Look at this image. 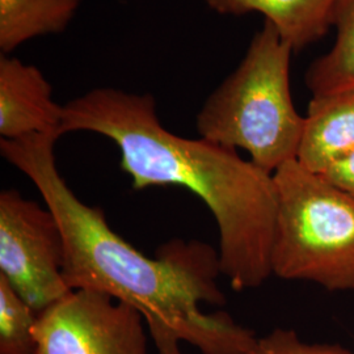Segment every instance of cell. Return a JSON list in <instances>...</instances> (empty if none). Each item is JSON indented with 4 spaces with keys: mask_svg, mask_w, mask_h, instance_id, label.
<instances>
[{
    "mask_svg": "<svg viewBox=\"0 0 354 354\" xmlns=\"http://www.w3.org/2000/svg\"><path fill=\"white\" fill-rule=\"evenodd\" d=\"M58 134L0 140L1 156L30 178L58 219L64 239V277L71 290L102 291L145 319L158 354H184L181 342L203 354H245L254 332L227 313L205 314L200 304L223 306L219 253L203 241L174 239L155 259L137 251L109 227L100 207L82 203L61 176Z\"/></svg>",
    "mask_w": 354,
    "mask_h": 354,
    "instance_id": "6da1fadb",
    "label": "cell"
},
{
    "mask_svg": "<svg viewBox=\"0 0 354 354\" xmlns=\"http://www.w3.org/2000/svg\"><path fill=\"white\" fill-rule=\"evenodd\" d=\"M73 131L113 140L133 190L174 185L194 193L214 216L222 274L234 290L256 289L273 274L279 207L273 174L234 149L168 131L151 93L91 89L64 105L62 134Z\"/></svg>",
    "mask_w": 354,
    "mask_h": 354,
    "instance_id": "7a4b0ae2",
    "label": "cell"
},
{
    "mask_svg": "<svg viewBox=\"0 0 354 354\" xmlns=\"http://www.w3.org/2000/svg\"><path fill=\"white\" fill-rule=\"evenodd\" d=\"M292 49L264 21L241 64L210 93L196 117L201 138L244 150L269 174L297 160L304 117L290 88Z\"/></svg>",
    "mask_w": 354,
    "mask_h": 354,
    "instance_id": "3957f363",
    "label": "cell"
},
{
    "mask_svg": "<svg viewBox=\"0 0 354 354\" xmlns=\"http://www.w3.org/2000/svg\"><path fill=\"white\" fill-rule=\"evenodd\" d=\"M273 177L279 200L273 274L354 290L353 197L297 160Z\"/></svg>",
    "mask_w": 354,
    "mask_h": 354,
    "instance_id": "277c9868",
    "label": "cell"
},
{
    "mask_svg": "<svg viewBox=\"0 0 354 354\" xmlns=\"http://www.w3.org/2000/svg\"><path fill=\"white\" fill-rule=\"evenodd\" d=\"M64 239L57 216L16 189L0 193V276L37 314L71 289L64 277Z\"/></svg>",
    "mask_w": 354,
    "mask_h": 354,
    "instance_id": "5b68a950",
    "label": "cell"
},
{
    "mask_svg": "<svg viewBox=\"0 0 354 354\" xmlns=\"http://www.w3.org/2000/svg\"><path fill=\"white\" fill-rule=\"evenodd\" d=\"M147 324L102 291L73 290L38 314L35 354H149Z\"/></svg>",
    "mask_w": 354,
    "mask_h": 354,
    "instance_id": "8992f818",
    "label": "cell"
},
{
    "mask_svg": "<svg viewBox=\"0 0 354 354\" xmlns=\"http://www.w3.org/2000/svg\"><path fill=\"white\" fill-rule=\"evenodd\" d=\"M62 115L64 105L53 100L50 83L38 67L0 54V140L62 137Z\"/></svg>",
    "mask_w": 354,
    "mask_h": 354,
    "instance_id": "52a82bcc",
    "label": "cell"
},
{
    "mask_svg": "<svg viewBox=\"0 0 354 354\" xmlns=\"http://www.w3.org/2000/svg\"><path fill=\"white\" fill-rule=\"evenodd\" d=\"M354 150V91L311 97L297 162L323 174Z\"/></svg>",
    "mask_w": 354,
    "mask_h": 354,
    "instance_id": "ba28073f",
    "label": "cell"
},
{
    "mask_svg": "<svg viewBox=\"0 0 354 354\" xmlns=\"http://www.w3.org/2000/svg\"><path fill=\"white\" fill-rule=\"evenodd\" d=\"M219 15L261 13L294 51L317 42L333 28L339 0H205Z\"/></svg>",
    "mask_w": 354,
    "mask_h": 354,
    "instance_id": "9c48e42d",
    "label": "cell"
},
{
    "mask_svg": "<svg viewBox=\"0 0 354 354\" xmlns=\"http://www.w3.org/2000/svg\"><path fill=\"white\" fill-rule=\"evenodd\" d=\"M83 0H0V54L33 38L64 32Z\"/></svg>",
    "mask_w": 354,
    "mask_h": 354,
    "instance_id": "30bf717a",
    "label": "cell"
},
{
    "mask_svg": "<svg viewBox=\"0 0 354 354\" xmlns=\"http://www.w3.org/2000/svg\"><path fill=\"white\" fill-rule=\"evenodd\" d=\"M333 46L307 70L306 86L313 97L354 91V0H339Z\"/></svg>",
    "mask_w": 354,
    "mask_h": 354,
    "instance_id": "8fae6325",
    "label": "cell"
},
{
    "mask_svg": "<svg viewBox=\"0 0 354 354\" xmlns=\"http://www.w3.org/2000/svg\"><path fill=\"white\" fill-rule=\"evenodd\" d=\"M38 314L0 276V354H35Z\"/></svg>",
    "mask_w": 354,
    "mask_h": 354,
    "instance_id": "7c38bea8",
    "label": "cell"
},
{
    "mask_svg": "<svg viewBox=\"0 0 354 354\" xmlns=\"http://www.w3.org/2000/svg\"><path fill=\"white\" fill-rule=\"evenodd\" d=\"M245 354H354L342 345L306 344L292 329L276 328L257 337Z\"/></svg>",
    "mask_w": 354,
    "mask_h": 354,
    "instance_id": "4fadbf2b",
    "label": "cell"
},
{
    "mask_svg": "<svg viewBox=\"0 0 354 354\" xmlns=\"http://www.w3.org/2000/svg\"><path fill=\"white\" fill-rule=\"evenodd\" d=\"M320 175L354 198V150L337 159Z\"/></svg>",
    "mask_w": 354,
    "mask_h": 354,
    "instance_id": "5bb4252c",
    "label": "cell"
}]
</instances>
